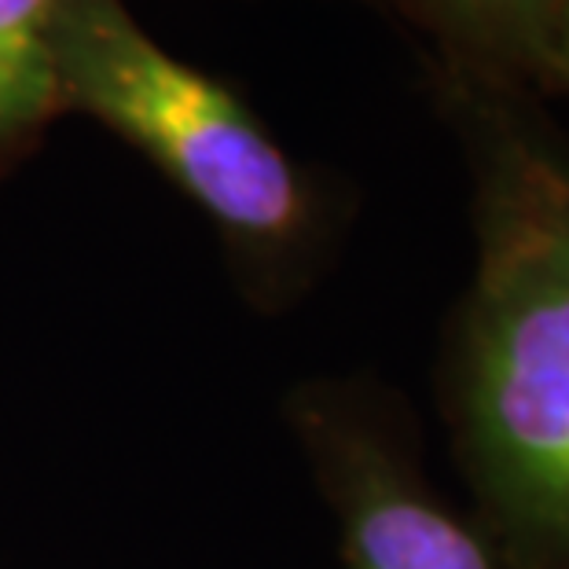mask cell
Wrapping results in <instances>:
<instances>
[{
    "instance_id": "cell-5",
    "label": "cell",
    "mask_w": 569,
    "mask_h": 569,
    "mask_svg": "<svg viewBox=\"0 0 569 569\" xmlns=\"http://www.w3.org/2000/svg\"><path fill=\"white\" fill-rule=\"evenodd\" d=\"M67 0H0V184L41 151L63 118L52 63Z\"/></svg>"
},
{
    "instance_id": "cell-4",
    "label": "cell",
    "mask_w": 569,
    "mask_h": 569,
    "mask_svg": "<svg viewBox=\"0 0 569 569\" xmlns=\"http://www.w3.org/2000/svg\"><path fill=\"white\" fill-rule=\"evenodd\" d=\"M430 41V59L548 100V44L562 0H379Z\"/></svg>"
},
{
    "instance_id": "cell-1",
    "label": "cell",
    "mask_w": 569,
    "mask_h": 569,
    "mask_svg": "<svg viewBox=\"0 0 569 569\" xmlns=\"http://www.w3.org/2000/svg\"><path fill=\"white\" fill-rule=\"evenodd\" d=\"M427 92L475 232L438 353L452 459L503 569H569V129L543 96L430 56Z\"/></svg>"
},
{
    "instance_id": "cell-6",
    "label": "cell",
    "mask_w": 569,
    "mask_h": 569,
    "mask_svg": "<svg viewBox=\"0 0 569 569\" xmlns=\"http://www.w3.org/2000/svg\"><path fill=\"white\" fill-rule=\"evenodd\" d=\"M548 96H566L569 100V0L559 4L548 44Z\"/></svg>"
},
{
    "instance_id": "cell-3",
    "label": "cell",
    "mask_w": 569,
    "mask_h": 569,
    "mask_svg": "<svg viewBox=\"0 0 569 569\" xmlns=\"http://www.w3.org/2000/svg\"><path fill=\"white\" fill-rule=\"evenodd\" d=\"M283 422L338 529L342 569H503L481 526L427 470L411 405L371 371L312 375Z\"/></svg>"
},
{
    "instance_id": "cell-2",
    "label": "cell",
    "mask_w": 569,
    "mask_h": 569,
    "mask_svg": "<svg viewBox=\"0 0 569 569\" xmlns=\"http://www.w3.org/2000/svg\"><path fill=\"white\" fill-rule=\"evenodd\" d=\"M52 63L63 118L114 132L213 224L247 309L283 317L327 280L353 191L295 159L236 84L166 52L126 0H67Z\"/></svg>"
}]
</instances>
